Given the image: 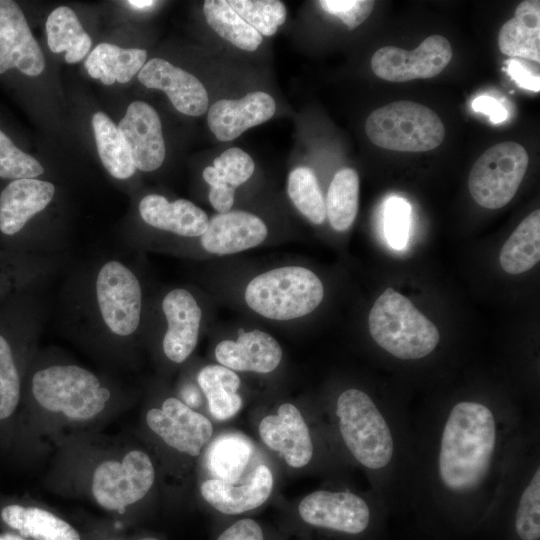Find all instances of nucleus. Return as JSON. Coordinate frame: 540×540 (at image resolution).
I'll return each mask as SVG.
<instances>
[{
  "label": "nucleus",
  "mask_w": 540,
  "mask_h": 540,
  "mask_svg": "<svg viewBox=\"0 0 540 540\" xmlns=\"http://www.w3.org/2000/svg\"><path fill=\"white\" fill-rule=\"evenodd\" d=\"M276 103L268 93H248L241 99H221L208 110L207 123L220 141H231L247 129L272 118Z\"/></svg>",
  "instance_id": "5701e85b"
},
{
  "label": "nucleus",
  "mask_w": 540,
  "mask_h": 540,
  "mask_svg": "<svg viewBox=\"0 0 540 540\" xmlns=\"http://www.w3.org/2000/svg\"><path fill=\"white\" fill-rule=\"evenodd\" d=\"M138 80L147 88L164 91L173 106L189 116H201L208 109V94L201 81L167 60L152 58L141 68Z\"/></svg>",
  "instance_id": "aec40b11"
},
{
  "label": "nucleus",
  "mask_w": 540,
  "mask_h": 540,
  "mask_svg": "<svg viewBox=\"0 0 540 540\" xmlns=\"http://www.w3.org/2000/svg\"><path fill=\"white\" fill-rule=\"evenodd\" d=\"M214 540H284L259 521L245 517L232 521L221 529Z\"/></svg>",
  "instance_id": "37998d69"
},
{
  "label": "nucleus",
  "mask_w": 540,
  "mask_h": 540,
  "mask_svg": "<svg viewBox=\"0 0 540 540\" xmlns=\"http://www.w3.org/2000/svg\"><path fill=\"white\" fill-rule=\"evenodd\" d=\"M146 421L168 446L193 457L201 453L213 434L208 418L174 397L164 400L161 408L150 409Z\"/></svg>",
  "instance_id": "ddd939ff"
},
{
  "label": "nucleus",
  "mask_w": 540,
  "mask_h": 540,
  "mask_svg": "<svg viewBox=\"0 0 540 540\" xmlns=\"http://www.w3.org/2000/svg\"><path fill=\"white\" fill-rule=\"evenodd\" d=\"M297 517L306 531L353 538L369 530L373 509L371 502L356 492L319 489L302 498Z\"/></svg>",
  "instance_id": "6e6552de"
},
{
  "label": "nucleus",
  "mask_w": 540,
  "mask_h": 540,
  "mask_svg": "<svg viewBox=\"0 0 540 540\" xmlns=\"http://www.w3.org/2000/svg\"><path fill=\"white\" fill-rule=\"evenodd\" d=\"M452 58L449 41L441 35L427 37L415 50L384 46L372 56L376 76L391 82L427 79L438 75Z\"/></svg>",
  "instance_id": "f8f14e48"
},
{
  "label": "nucleus",
  "mask_w": 540,
  "mask_h": 540,
  "mask_svg": "<svg viewBox=\"0 0 540 540\" xmlns=\"http://www.w3.org/2000/svg\"><path fill=\"white\" fill-rule=\"evenodd\" d=\"M359 206V176L352 168H343L334 175L325 200L326 217L331 227L348 230L355 221Z\"/></svg>",
  "instance_id": "473e14b6"
},
{
  "label": "nucleus",
  "mask_w": 540,
  "mask_h": 540,
  "mask_svg": "<svg viewBox=\"0 0 540 540\" xmlns=\"http://www.w3.org/2000/svg\"><path fill=\"white\" fill-rule=\"evenodd\" d=\"M141 540H159V539L153 538V537H146V538H143Z\"/></svg>",
  "instance_id": "8fccbe9b"
},
{
  "label": "nucleus",
  "mask_w": 540,
  "mask_h": 540,
  "mask_svg": "<svg viewBox=\"0 0 540 540\" xmlns=\"http://www.w3.org/2000/svg\"><path fill=\"white\" fill-rule=\"evenodd\" d=\"M18 296L0 306V421L14 414L21 398L18 346L29 322Z\"/></svg>",
  "instance_id": "4468645a"
},
{
  "label": "nucleus",
  "mask_w": 540,
  "mask_h": 540,
  "mask_svg": "<svg viewBox=\"0 0 540 540\" xmlns=\"http://www.w3.org/2000/svg\"><path fill=\"white\" fill-rule=\"evenodd\" d=\"M255 163L240 148L232 147L216 157L211 166L203 170V178L210 187H236L245 183L254 173Z\"/></svg>",
  "instance_id": "e433bc0d"
},
{
  "label": "nucleus",
  "mask_w": 540,
  "mask_h": 540,
  "mask_svg": "<svg viewBox=\"0 0 540 540\" xmlns=\"http://www.w3.org/2000/svg\"><path fill=\"white\" fill-rule=\"evenodd\" d=\"M318 3L325 12L338 17L350 30L369 17L375 4L371 0H321Z\"/></svg>",
  "instance_id": "79ce46f5"
},
{
  "label": "nucleus",
  "mask_w": 540,
  "mask_h": 540,
  "mask_svg": "<svg viewBox=\"0 0 540 540\" xmlns=\"http://www.w3.org/2000/svg\"><path fill=\"white\" fill-rule=\"evenodd\" d=\"M30 277L31 270L20 253L0 249V306L18 295Z\"/></svg>",
  "instance_id": "ea45409f"
},
{
  "label": "nucleus",
  "mask_w": 540,
  "mask_h": 540,
  "mask_svg": "<svg viewBox=\"0 0 540 540\" xmlns=\"http://www.w3.org/2000/svg\"><path fill=\"white\" fill-rule=\"evenodd\" d=\"M529 157L525 148L505 141L488 148L473 164L468 188L472 198L487 209H499L516 194L526 173Z\"/></svg>",
  "instance_id": "1a4fd4ad"
},
{
  "label": "nucleus",
  "mask_w": 540,
  "mask_h": 540,
  "mask_svg": "<svg viewBox=\"0 0 540 540\" xmlns=\"http://www.w3.org/2000/svg\"><path fill=\"white\" fill-rule=\"evenodd\" d=\"M99 313L111 333L127 337L136 332L142 313V288L135 273L117 260L104 263L95 280Z\"/></svg>",
  "instance_id": "9d476101"
},
{
  "label": "nucleus",
  "mask_w": 540,
  "mask_h": 540,
  "mask_svg": "<svg viewBox=\"0 0 540 540\" xmlns=\"http://www.w3.org/2000/svg\"><path fill=\"white\" fill-rule=\"evenodd\" d=\"M476 112L487 114L492 123H501L507 118V111L503 105L490 96H479L472 102Z\"/></svg>",
  "instance_id": "a18cd8bd"
},
{
  "label": "nucleus",
  "mask_w": 540,
  "mask_h": 540,
  "mask_svg": "<svg viewBox=\"0 0 540 540\" xmlns=\"http://www.w3.org/2000/svg\"><path fill=\"white\" fill-rule=\"evenodd\" d=\"M334 415L343 446L369 473L382 502L410 497L413 421L409 413L380 404L366 391L351 387L338 395Z\"/></svg>",
  "instance_id": "f03ea898"
},
{
  "label": "nucleus",
  "mask_w": 540,
  "mask_h": 540,
  "mask_svg": "<svg viewBox=\"0 0 540 540\" xmlns=\"http://www.w3.org/2000/svg\"><path fill=\"white\" fill-rule=\"evenodd\" d=\"M126 3H128L131 7H134L136 9H144V8H149L153 6L156 2L150 1V0H131V1H127Z\"/></svg>",
  "instance_id": "de8ad7c7"
},
{
  "label": "nucleus",
  "mask_w": 540,
  "mask_h": 540,
  "mask_svg": "<svg viewBox=\"0 0 540 540\" xmlns=\"http://www.w3.org/2000/svg\"><path fill=\"white\" fill-rule=\"evenodd\" d=\"M0 540H25V538L17 533L0 532Z\"/></svg>",
  "instance_id": "09e8293b"
},
{
  "label": "nucleus",
  "mask_w": 540,
  "mask_h": 540,
  "mask_svg": "<svg viewBox=\"0 0 540 540\" xmlns=\"http://www.w3.org/2000/svg\"><path fill=\"white\" fill-rule=\"evenodd\" d=\"M527 430L523 413L477 398L421 413L410 497L447 512L488 511Z\"/></svg>",
  "instance_id": "f257e3e1"
},
{
  "label": "nucleus",
  "mask_w": 540,
  "mask_h": 540,
  "mask_svg": "<svg viewBox=\"0 0 540 540\" xmlns=\"http://www.w3.org/2000/svg\"><path fill=\"white\" fill-rule=\"evenodd\" d=\"M46 33L50 50L54 53L65 51V60L70 64L82 60L92 45L77 15L67 6H59L49 14Z\"/></svg>",
  "instance_id": "7c9ffc66"
},
{
  "label": "nucleus",
  "mask_w": 540,
  "mask_h": 540,
  "mask_svg": "<svg viewBox=\"0 0 540 540\" xmlns=\"http://www.w3.org/2000/svg\"><path fill=\"white\" fill-rule=\"evenodd\" d=\"M240 332L236 340L226 339L216 345L214 354L218 363L235 372L274 371L283 357L279 342L259 329Z\"/></svg>",
  "instance_id": "4be33fe9"
},
{
  "label": "nucleus",
  "mask_w": 540,
  "mask_h": 540,
  "mask_svg": "<svg viewBox=\"0 0 540 540\" xmlns=\"http://www.w3.org/2000/svg\"><path fill=\"white\" fill-rule=\"evenodd\" d=\"M500 51L514 59L540 62V1L525 0L498 34Z\"/></svg>",
  "instance_id": "a878e982"
},
{
  "label": "nucleus",
  "mask_w": 540,
  "mask_h": 540,
  "mask_svg": "<svg viewBox=\"0 0 540 540\" xmlns=\"http://www.w3.org/2000/svg\"><path fill=\"white\" fill-rule=\"evenodd\" d=\"M258 430L263 443L280 455L290 467L300 469L312 461V435L295 405L281 404L276 414L267 415L261 420Z\"/></svg>",
  "instance_id": "2eb2a0df"
},
{
  "label": "nucleus",
  "mask_w": 540,
  "mask_h": 540,
  "mask_svg": "<svg viewBox=\"0 0 540 540\" xmlns=\"http://www.w3.org/2000/svg\"><path fill=\"white\" fill-rule=\"evenodd\" d=\"M410 205L400 197H390L384 207V233L388 244L396 250L406 247L409 236Z\"/></svg>",
  "instance_id": "a19ab883"
},
{
  "label": "nucleus",
  "mask_w": 540,
  "mask_h": 540,
  "mask_svg": "<svg viewBox=\"0 0 540 540\" xmlns=\"http://www.w3.org/2000/svg\"><path fill=\"white\" fill-rule=\"evenodd\" d=\"M13 68L38 76L45 68V58L19 5L0 0V74Z\"/></svg>",
  "instance_id": "dca6fc26"
},
{
  "label": "nucleus",
  "mask_w": 540,
  "mask_h": 540,
  "mask_svg": "<svg viewBox=\"0 0 540 540\" xmlns=\"http://www.w3.org/2000/svg\"><path fill=\"white\" fill-rule=\"evenodd\" d=\"M324 298V286L310 269L288 265L253 277L244 300L256 314L275 321H289L312 313Z\"/></svg>",
  "instance_id": "20e7f679"
},
{
  "label": "nucleus",
  "mask_w": 540,
  "mask_h": 540,
  "mask_svg": "<svg viewBox=\"0 0 540 540\" xmlns=\"http://www.w3.org/2000/svg\"><path fill=\"white\" fill-rule=\"evenodd\" d=\"M540 259V210L525 217L504 243L499 262L504 272L521 274L533 268Z\"/></svg>",
  "instance_id": "c756f323"
},
{
  "label": "nucleus",
  "mask_w": 540,
  "mask_h": 540,
  "mask_svg": "<svg viewBox=\"0 0 540 540\" xmlns=\"http://www.w3.org/2000/svg\"><path fill=\"white\" fill-rule=\"evenodd\" d=\"M368 328L375 343L400 360L423 359L440 341L437 327L407 297L391 287L374 302Z\"/></svg>",
  "instance_id": "7ed1b4c3"
},
{
  "label": "nucleus",
  "mask_w": 540,
  "mask_h": 540,
  "mask_svg": "<svg viewBox=\"0 0 540 540\" xmlns=\"http://www.w3.org/2000/svg\"><path fill=\"white\" fill-rule=\"evenodd\" d=\"M31 393L47 411L79 421L100 414L110 399V391L100 380L77 365H52L36 371Z\"/></svg>",
  "instance_id": "39448f33"
},
{
  "label": "nucleus",
  "mask_w": 540,
  "mask_h": 540,
  "mask_svg": "<svg viewBox=\"0 0 540 540\" xmlns=\"http://www.w3.org/2000/svg\"><path fill=\"white\" fill-rule=\"evenodd\" d=\"M92 127L102 164L116 179L124 180L135 173V165L124 139L114 122L103 112L92 117Z\"/></svg>",
  "instance_id": "2f4dec72"
},
{
  "label": "nucleus",
  "mask_w": 540,
  "mask_h": 540,
  "mask_svg": "<svg viewBox=\"0 0 540 540\" xmlns=\"http://www.w3.org/2000/svg\"><path fill=\"white\" fill-rule=\"evenodd\" d=\"M139 212L148 225L182 237H200L209 222L206 212L193 202L186 199L169 202L158 194L143 197Z\"/></svg>",
  "instance_id": "393cba45"
},
{
  "label": "nucleus",
  "mask_w": 540,
  "mask_h": 540,
  "mask_svg": "<svg viewBox=\"0 0 540 540\" xmlns=\"http://www.w3.org/2000/svg\"><path fill=\"white\" fill-rule=\"evenodd\" d=\"M365 131L378 147L406 152L429 151L445 137L440 117L429 107L412 101H395L369 114Z\"/></svg>",
  "instance_id": "0eeeda50"
},
{
  "label": "nucleus",
  "mask_w": 540,
  "mask_h": 540,
  "mask_svg": "<svg viewBox=\"0 0 540 540\" xmlns=\"http://www.w3.org/2000/svg\"><path fill=\"white\" fill-rule=\"evenodd\" d=\"M197 382L215 419H230L241 409V380L235 371L220 364L206 365L198 372Z\"/></svg>",
  "instance_id": "c85d7f7f"
},
{
  "label": "nucleus",
  "mask_w": 540,
  "mask_h": 540,
  "mask_svg": "<svg viewBox=\"0 0 540 540\" xmlns=\"http://www.w3.org/2000/svg\"><path fill=\"white\" fill-rule=\"evenodd\" d=\"M268 236L265 222L247 211L218 213L200 236L203 249L213 255L240 253L261 245Z\"/></svg>",
  "instance_id": "412c9836"
},
{
  "label": "nucleus",
  "mask_w": 540,
  "mask_h": 540,
  "mask_svg": "<svg viewBox=\"0 0 540 540\" xmlns=\"http://www.w3.org/2000/svg\"><path fill=\"white\" fill-rule=\"evenodd\" d=\"M249 442L237 435L217 438L208 453L209 467L221 480L236 482L251 455Z\"/></svg>",
  "instance_id": "c9c22d12"
},
{
  "label": "nucleus",
  "mask_w": 540,
  "mask_h": 540,
  "mask_svg": "<svg viewBox=\"0 0 540 540\" xmlns=\"http://www.w3.org/2000/svg\"><path fill=\"white\" fill-rule=\"evenodd\" d=\"M507 72L518 86L533 92L540 90L539 73L535 72L518 59H511L507 63Z\"/></svg>",
  "instance_id": "c03bdc74"
},
{
  "label": "nucleus",
  "mask_w": 540,
  "mask_h": 540,
  "mask_svg": "<svg viewBox=\"0 0 540 540\" xmlns=\"http://www.w3.org/2000/svg\"><path fill=\"white\" fill-rule=\"evenodd\" d=\"M2 522L24 538L81 540L79 533L53 513L34 506L9 504L0 511Z\"/></svg>",
  "instance_id": "bb28decb"
},
{
  "label": "nucleus",
  "mask_w": 540,
  "mask_h": 540,
  "mask_svg": "<svg viewBox=\"0 0 540 540\" xmlns=\"http://www.w3.org/2000/svg\"><path fill=\"white\" fill-rule=\"evenodd\" d=\"M203 12L208 25L239 49L252 52L261 44L262 36L241 18L226 0H206Z\"/></svg>",
  "instance_id": "72a5a7b5"
},
{
  "label": "nucleus",
  "mask_w": 540,
  "mask_h": 540,
  "mask_svg": "<svg viewBox=\"0 0 540 540\" xmlns=\"http://www.w3.org/2000/svg\"><path fill=\"white\" fill-rule=\"evenodd\" d=\"M209 202L218 213L231 211L235 199V189L228 186L210 187Z\"/></svg>",
  "instance_id": "49530a36"
},
{
  "label": "nucleus",
  "mask_w": 540,
  "mask_h": 540,
  "mask_svg": "<svg viewBox=\"0 0 540 540\" xmlns=\"http://www.w3.org/2000/svg\"><path fill=\"white\" fill-rule=\"evenodd\" d=\"M507 506L519 540L540 538V456L538 433L528 428L500 483L492 507Z\"/></svg>",
  "instance_id": "423d86ee"
},
{
  "label": "nucleus",
  "mask_w": 540,
  "mask_h": 540,
  "mask_svg": "<svg viewBox=\"0 0 540 540\" xmlns=\"http://www.w3.org/2000/svg\"><path fill=\"white\" fill-rule=\"evenodd\" d=\"M230 7L261 36L274 35L286 20V7L278 0H228Z\"/></svg>",
  "instance_id": "4c0bfd02"
},
{
  "label": "nucleus",
  "mask_w": 540,
  "mask_h": 540,
  "mask_svg": "<svg viewBox=\"0 0 540 540\" xmlns=\"http://www.w3.org/2000/svg\"><path fill=\"white\" fill-rule=\"evenodd\" d=\"M147 53L143 49H125L109 43L98 44L88 55L85 67L88 74L105 85L115 81L126 83L146 63Z\"/></svg>",
  "instance_id": "cd10ccee"
},
{
  "label": "nucleus",
  "mask_w": 540,
  "mask_h": 540,
  "mask_svg": "<svg viewBox=\"0 0 540 540\" xmlns=\"http://www.w3.org/2000/svg\"><path fill=\"white\" fill-rule=\"evenodd\" d=\"M167 328L162 347L172 362H184L198 343L202 310L194 295L184 288L169 291L162 301Z\"/></svg>",
  "instance_id": "6ab92c4d"
},
{
  "label": "nucleus",
  "mask_w": 540,
  "mask_h": 540,
  "mask_svg": "<svg viewBox=\"0 0 540 540\" xmlns=\"http://www.w3.org/2000/svg\"><path fill=\"white\" fill-rule=\"evenodd\" d=\"M117 128L136 169L151 172L162 165L166 153L162 125L152 106L143 101L132 102Z\"/></svg>",
  "instance_id": "a211bd4d"
},
{
  "label": "nucleus",
  "mask_w": 540,
  "mask_h": 540,
  "mask_svg": "<svg viewBox=\"0 0 540 540\" xmlns=\"http://www.w3.org/2000/svg\"><path fill=\"white\" fill-rule=\"evenodd\" d=\"M273 474L266 465L253 469L243 482L208 479L201 484L202 498L226 516H238L262 506L271 496Z\"/></svg>",
  "instance_id": "f3484780"
},
{
  "label": "nucleus",
  "mask_w": 540,
  "mask_h": 540,
  "mask_svg": "<svg viewBox=\"0 0 540 540\" xmlns=\"http://www.w3.org/2000/svg\"><path fill=\"white\" fill-rule=\"evenodd\" d=\"M287 193L296 209L310 222L319 225L325 221V199L312 169L305 166L293 169L288 176Z\"/></svg>",
  "instance_id": "f704fd0d"
},
{
  "label": "nucleus",
  "mask_w": 540,
  "mask_h": 540,
  "mask_svg": "<svg viewBox=\"0 0 540 540\" xmlns=\"http://www.w3.org/2000/svg\"><path fill=\"white\" fill-rule=\"evenodd\" d=\"M44 172L42 165L31 155L15 146L0 130V177L18 180L37 178Z\"/></svg>",
  "instance_id": "58836bf2"
},
{
  "label": "nucleus",
  "mask_w": 540,
  "mask_h": 540,
  "mask_svg": "<svg viewBox=\"0 0 540 540\" xmlns=\"http://www.w3.org/2000/svg\"><path fill=\"white\" fill-rule=\"evenodd\" d=\"M154 480L150 457L143 451L132 450L121 461L108 460L98 465L93 474L92 494L103 508L122 512L141 500Z\"/></svg>",
  "instance_id": "9b49d317"
},
{
  "label": "nucleus",
  "mask_w": 540,
  "mask_h": 540,
  "mask_svg": "<svg viewBox=\"0 0 540 540\" xmlns=\"http://www.w3.org/2000/svg\"><path fill=\"white\" fill-rule=\"evenodd\" d=\"M55 187L51 182L32 179L13 180L0 193V233L16 236L28 221L52 201Z\"/></svg>",
  "instance_id": "b1692460"
}]
</instances>
